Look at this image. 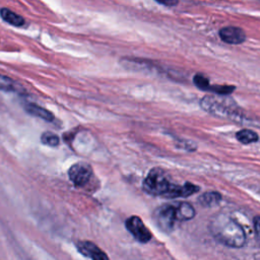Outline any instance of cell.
<instances>
[{
	"instance_id": "2",
	"label": "cell",
	"mask_w": 260,
	"mask_h": 260,
	"mask_svg": "<svg viewBox=\"0 0 260 260\" xmlns=\"http://www.w3.org/2000/svg\"><path fill=\"white\" fill-rule=\"evenodd\" d=\"M201 108L212 116L226 118L238 123H246L247 118L240 110L238 105L230 98L224 95H205L200 100Z\"/></svg>"
},
{
	"instance_id": "8",
	"label": "cell",
	"mask_w": 260,
	"mask_h": 260,
	"mask_svg": "<svg viewBox=\"0 0 260 260\" xmlns=\"http://www.w3.org/2000/svg\"><path fill=\"white\" fill-rule=\"evenodd\" d=\"M218 35L224 43H228L231 45L242 44L246 40L245 31L242 28L233 26V25L224 26V27L220 28L218 31Z\"/></svg>"
},
{
	"instance_id": "15",
	"label": "cell",
	"mask_w": 260,
	"mask_h": 260,
	"mask_svg": "<svg viewBox=\"0 0 260 260\" xmlns=\"http://www.w3.org/2000/svg\"><path fill=\"white\" fill-rule=\"evenodd\" d=\"M41 141L43 144L49 145V146H57L60 143V139L58 137V135H56L53 132L47 131L44 132L41 136Z\"/></svg>"
},
{
	"instance_id": "10",
	"label": "cell",
	"mask_w": 260,
	"mask_h": 260,
	"mask_svg": "<svg viewBox=\"0 0 260 260\" xmlns=\"http://www.w3.org/2000/svg\"><path fill=\"white\" fill-rule=\"evenodd\" d=\"M176 206V216L178 221L190 220L195 216L194 207L188 202H180Z\"/></svg>"
},
{
	"instance_id": "18",
	"label": "cell",
	"mask_w": 260,
	"mask_h": 260,
	"mask_svg": "<svg viewBox=\"0 0 260 260\" xmlns=\"http://www.w3.org/2000/svg\"><path fill=\"white\" fill-rule=\"evenodd\" d=\"M235 89L234 86L232 85H210L208 90H211L218 95H226L231 92H233Z\"/></svg>"
},
{
	"instance_id": "5",
	"label": "cell",
	"mask_w": 260,
	"mask_h": 260,
	"mask_svg": "<svg viewBox=\"0 0 260 260\" xmlns=\"http://www.w3.org/2000/svg\"><path fill=\"white\" fill-rule=\"evenodd\" d=\"M91 167L83 161L72 165L68 170V177L76 187L85 186L92 177Z\"/></svg>"
},
{
	"instance_id": "17",
	"label": "cell",
	"mask_w": 260,
	"mask_h": 260,
	"mask_svg": "<svg viewBox=\"0 0 260 260\" xmlns=\"http://www.w3.org/2000/svg\"><path fill=\"white\" fill-rule=\"evenodd\" d=\"M193 82H194V84H195L198 88L203 89V90H208L209 87H210L208 78H206L204 75L199 74V73L195 74V76L193 77Z\"/></svg>"
},
{
	"instance_id": "9",
	"label": "cell",
	"mask_w": 260,
	"mask_h": 260,
	"mask_svg": "<svg viewBox=\"0 0 260 260\" xmlns=\"http://www.w3.org/2000/svg\"><path fill=\"white\" fill-rule=\"evenodd\" d=\"M199 191V187L192 183H185L184 185H177L172 183L168 193L165 197L167 198H177V197H188Z\"/></svg>"
},
{
	"instance_id": "1",
	"label": "cell",
	"mask_w": 260,
	"mask_h": 260,
	"mask_svg": "<svg viewBox=\"0 0 260 260\" xmlns=\"http://www.w3.org/2000/svg\"><path fill=\"white\" fill-rule=\"evenodd\" d=\"M209 231L214 239L224 246L241 248L246 244V234L243 228L224 213H218L211 218Z\"/></svg>"
},
{
	"instance_id": "13",
	"label": "cell",
	"mask_w": 260,
	"mask_h": 260,
	"mask_svg": "<svg viewBox=\"0 0 260 260\" xmlns=\"http://www.w3.org/2000/svg\"><path fill=\"white\" fill-rule=\"evenodd\" d=\"M0 14H1V17L6 21L8 22L9 24L11 25H14V26H21L23 25L24 23V18L18 14H16L15 12L9 10L8 8H2L0 10Z\"/></svg>"
},
{
	"instance_id": "7",
	"label": "cell",
	"mask_w": 260,
	"mask_h": 260,
	"mask_svg": "<svg viewBox=\"0 0 260 260\" xmlns=\"http://www.w3.org/2000/svg\"><path fill=\"white\" fill-rule=\"evenodd\" d=\"M76 248L80 254L91 260H110L108 255L90 241H79L76 243Z\"/></svg>"
},
{
	"instance_id": "6",
	"label": "cell",
	"mask_w": 260,
	"mask_h": 260,
	"mask_svg": "<svg viewBox=\"0 0 260 260\" xmlns=\"http://www.w3.org/2000/svg\"><path fill=\"white\" fill-rule=\"evenodd\" d=\"M125 226L128 232L140 243H147L151 239V233L145 226L142 219L139 216L132 215L125 221Z\"/></svg>"
},
{
	"instance_id": "3",
	"label": "cell",
	"mask_w": 260,
	"mask_h": 260,
	"mask_svg": "<svg viewBox=\"0 0 260 260\" xmlns=\"http://www.w3.org/2000/svg\"><path fill=\"white\" fill-rule=\"evenodd\" d=\"M172 183L167 173L160 168L151 169L146 175L142 187L145 192L155 196H166Z\"/></svg>"
},
{
	"instance_id": "11",
	"label": "cell",
	"mask_w": 260,
	"mask_h": 260,
	"mask_svg": "<svg viewBox=\"0 0 260 260\" xmlns=\"http://www.w3.org/2000/svg\"><path fill=\"white\" fill-rule=\"evenodd\" d=\"M24 109L28 114H30L32 116H36L38 118H41L43 120H46V121H49V122L54 120V115L50 111H48V110H46V109H44V108H42L38 105L26 104L24 106Z\"/></svg>"
},
{
	"instance_id": "4",
	"label": "cell",
	"mask_w": 260,
	"mask_h": 260,
	"mask_svg": "<svg viewBox=\"0 0 260 260\" xmlns=\"http://www.w3.org/2000/svg\"><path fill=\"white\" fill-rule=\"evenodd\" d=\"M153 220L162 232H172L176 221H178L176 216V206L172 204L158 206L153 212Z\"/></svg>"
},
{
	"instance_id": "20",
	"label": "cell",
	"mask_w": 260,
	"mask_h": 260,
	"mask_svg": "<svg viewBox=\"0 0 260 260\" xmlns=\"http://www.w3.org/2000/svg\"><path fill=\"white\" fill-rule=\"evenodd\" d=\"M157 2L160 4L167 5V6H173V5L178 4V1H157Z\"/></svg>"
},
{
	"instance_id": "16",
	"label": "cell",
	"mask_w": 260,
	"mask_h": 260,
	"mask_svg": "<svg viewBox=\"0 0 260 260\" xmlns=\"http://www.w3.org/2000/svg\"><path fill=\"white\" fill-rule=\"evenodd\" d=\"M15 88H16V83L12 79L0 74V90L13 91V90H16Z\"/></svg>"
},
{
	"instance_id": "12",
	"label": "cell",
	"mask_w": 260,
	"mask_h": 260,
	"mask_svg": "<svg viewBox=\"0 0 260 260\" xmlns=\"http://www.w3.org/2000/svg\"><path fill=\"white\" fill-rule=\"evenodd\" d=\"M220 200H221V195L215 191L205 192L202 195H200L198 198L199 203L206 207L215 206L220 202Z\"/></svg>"
},
{
	"instance_id": "14",
	"label": "cell",
	"mask_w": 260,
	"mask_h": 260,
	"mask_svg": "<svg viewBox=\"0 0 260 260\" xmlns=\"http://www.w3.org/2000/svg\"><path fill=\"white\" fill-rule=\"evenodd\" d=\"M236 138L243 144H250L256 142L259 139L258 134L250 129H243L236 133Z\"/></svg>"
},
{
	"instance_id": "19",
	"label": "cell",
	"mask_w": 260,
	"mask_h": 260,
	"mask_svg": "<svg viewBox=\"0 0 260 260\" xmlns=\"http://www.w3.org/2000/svg\"><path fill=\"white\" fill-rule=\"evenodd\" d=\"M253 224H254V231L256 238L258 242L260 243V216H255L253 219Z\"/></svg>"
}]
</instances>
